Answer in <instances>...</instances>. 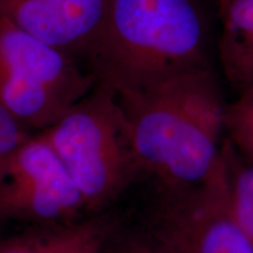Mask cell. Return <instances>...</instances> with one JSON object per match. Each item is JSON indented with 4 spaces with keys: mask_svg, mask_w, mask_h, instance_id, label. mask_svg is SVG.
Wrapping results in <instances>:
<instances>
[{
    "mask_svg": "<svg viewBox=\"0 0 253 253\" xmlns=\"http://www.w3.org/2000/svg\"><path fill=\"white\" fill-rule=\"evenodd\" d=\"M84 208L80 191L42 135L30 138L0 169V218L60 220Z\"/></svg>",
    "mask_w": 253,
    "mask_h": 253,
    "instance_id": "obj_5",
    "label": "cell"
},
{
    "mask_svg": "<svg viewBox=\"0 0 253 253\" xmlns=\"http://www.w3.org/2000/svg\"><path fill=\"white\" fill-rule=\"evenodd\" d=\"M0 104L23 123L49 126L68 108L48 89L0 58Z\"/></svg>",
    "mask_w": 253,
    "mask_h": 253,
    "instance_id": "obj_9",
    "label": "cell"
},
{
    "mask_svg": "<svg viewBox=\"0 0 253 253\" xmlns=\"http://www.w3.org/2000/svg\"><path fill=\"white\" fill-rule=\"evenodd\" d=\"M42 137L65 166L86 208L112 201L138 169L118 95L103 84H94L71 104Z\"/></svg>",
    "mask_w": 253,
    "mask_h": 253,
    "instance_id": "obj_3",
    "label": "cell"
},
{
    "mask_svg": "<svg viewBox=\"0 0 253 253\" xmlns=\"http://www.w3.org/2000/svg\"><path fill=\"white\" fill-rule=\"evenodd\" d=\"M155 238L168 253H253L230 210L225 161L204 184L167 191Z\"/></svg>",
    "mask_w": 253,
    "mask_h": 253,
    "instance_id": "obj_4",
    "label": "cell"
},
{
    "mask_svg": "<svg viewBox=\"0 0 253 253\" xmlns=\"http://www.w3.org/2000/svg\"><path fill=\"white\" fill-rule=\"evenodd\" d=\"M0 58L68 107L89 93L95 84L74 59L1 18Z\"/></svg>",
    "mask_w": 253,
    "mask_h": 253,
    "instance_id": "obj_7",
    "label": "cell"
},
{
    "mask_svg": "<svg viewBox=\"0 0 253 253\" xmlns=\"http://www.w3.org/2000/svg\"><path fill=\"white\" fill-rule=\"evenodd\" d=\"M225 132L237 153L253 163V84L226 106Z\"/></svg>",
    "mask_w": 253,
    "mask_h": 253,
    "instance_id": "obj_12",
    "label": "cell"
},
{
    "mask_svg": "<svg viewBox=\"0 0 253 253\" xmlns=\"http://www.w3.org/2000/svg\"><path fill=\"white\" fill-rule=\"evenodd\" d=\"M209 49L210 24L201 0H109L84 60L95 84L120 93L211 68Z\"/></svg>",
    "mask_w": 253,
    "mask_h": 253,
    "instance_id": "obj_2",
    "label": "cell"
},
{
    "mask_svg": "<svg viewBox=\"0 0 253 253\" xmlns=\"http://www.w3.org/2000/svg\"><path fill=\"white\" fill-rule=\"evenodd\" d=\"M143 248H141L140 251L136 253H168L167 250L163 248L162 245L158 243L156 238H154V242L150 245H142Z\"/></svg>",
    "mask_w": 253,
    "mask_h": 253,
    "instance_id": "obj_14",
    "label": "cell"
},
{
    "mask_svg": "<svg viewBox=\"0 0 253 253\" xmlns=\"http://www.w3.org/2000/svg\"><path fill=\"white\" fill-rule=\"evenodd\" d=\"M224 161L230 210L253 245V163L240 156L227 140Z\"/></svg>",
    "mask_w": 253,
    "mask_h": 253,
    "instance_id": "obj_11",
    "label": "cell"
},
{
    "mask_svg": "<svg viewBox=\"0 0 253 253\" xmlns=\"http://www.w3.org/2000/svg\"><path fill=\"white\" fill-rule=\"evenodd\" d=\"M109 0H0V18L69 58L84 59Z\"/></svg>",
    "mask_w": 253,
    "mask_h": 253,
    "instance_id": "obj_6",
    "label": "cell"
},
{
    "mask_svg": "<svg viewBox=\"0 0 253 253\" xmlns=\"http://www.w3.org/2000/svg\"><path fill=\"white\" fill-rule=\"evenodd\" d=\"M116 95L138 169L166 191L195 188L213 176L223 161L227 104L212 69L179 73Z\"/></svg>",
    "mask_w": 253,
    "mask_h": 253,
    "instance_id": "obj_1",
    "label": "cell"
},
{
    "mask_svg": "<svg viewBox=\"0 0 253 253\" xmlns=\"http://www.w3.org/2000/svg\"><path fill=\"white\" fill-rule=\"evenodd\" d=\"M218 8L220 66L230 86L240 93L253 84V0H229Z\"/></svg>",
    "mask_w": 253,
    "mask_h": 253,
    "instance_id": "obj_8",
    "label": "cell"
},
{
    "mask_svg": "<svg viewBox=\"0 0 253 253\" xmlns=\"http://www.w3.org/2000/svg\"><path fill=\"white\" fill-rule=\"evenodd\" d=\"M20 120L0 104V169L30 140Z\"/></svg>",
    "mask_w": 253,
    "mask_h": 253,
    "instance_id": "obj_13",
    "label": "cell"
},
{
    "mask_svg": "<svg viewBox=\"0 0 253 253\" xmlns=\"http://www.w3.org/2000/svg\"><path fill=\"white\" fill-rule=\"evenodd\" d=\"M103 230L94 221L65 226L15 239L0 249V253H97Z\"/></svg>",
    "mask_w": 253,
    "mask_h": 253,
    "instance_id": "obj_10",
    "label": "cell"
},
{
    "mask_svg": "<svg viewBox=\"0 0 253 253\" xmlns=\"http://www.w3.org/2000/svg\"><path fill=\"white\" fill-rule=\"evenodd\" d=\"M227 1H229V0H217V4H218V6H220V5L225 4V2H227Z\"/></svg>",
    "mask_w": 253,
    "mask_h": 253,
    "instance_id": "obj_15",
    "label": "cell"
}]
</instances>
